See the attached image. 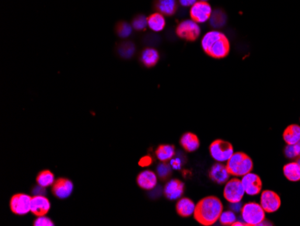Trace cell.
I'll return each mask as SVG.
<instances>
[{
    "label": "cell",
    "mask_w": 300,
    "mask_h": 226,
    "mask_svg": "<svg viewBox=\"0 0 300 226\" xmlns=\"http://www.w3.org/2000/svg\"><path fill=\"white\" fill-rule=\"evenodd\" d=\"M223 212V205L220 198L214 196H207L202 198L196 205L194 218L200 225L205 226H212L220 220Z\"/></svg>",
    "instance_id": "obj_1"
},
{
    "label": "cell",
    "mask_w": 300,
    "mask_h": 226,
    "mask_svg": "<svg viewBox=\"0 0 300 226\" xmlns=\"http://www.w3.org/2000/svg\"><path fill=\"white\" fill-rule=\"evenodd\" d=\"M201 47L207 55L213 59H224L229 54L230 44L225 34L220 31H210L203 36Z\"/></svg>",
    "instance_id": "obj_2"
},
{
    "label": "cell",
    "mask_w": 300,
    "mask_h": 226,
    "mask_svg": "<svg viewBox=\"0 0 300 226\" xmlns=\"http://www.w3.org/2000/svg\"><path fill=\"white\" fill-rule=\"evenodd\" d=\"M253 161L245 152H235L227 161L226 169L232 176H245L253 170Z\"/></svg>",
    "instance_id": "obj_3"
},
{
    "label": "cell",
    "mask_w": 300,
    "mask_h": 226,
    "mask_svg": "<svg viewBox=\"0 0 300 226\" xmlns=\"http://www.w3.org/2000/svg\"><path fill=\"white\" fill-rule=\"evenodd\" d=\"M242 218L247 226H259L265 219V211L261 204L249 202L242 207Z\"/></svg>",
    "instance_id": "obj_4"
},
{
    "label": "cell",
    "mask_w": 300,
    "mask_h": 226,
    "mask_svg": "<svg viewBox=\"0 0 300 226\" xmlns=\"http://www.w3.org/2000/svg\"><path fill=\"white\" fill-rule=\"evenodd\" d=\"M211 157L219 162L227 161L234 154V149L230 142L223 140H216L210 146Z\"/></svg>",
    "instance_id": "obj_5"
},
{
    "label": "cell",
    "mask_w": 300,
    "mask_h": 226,
    "mask_svg": "<svg viewBox=\"0 0 300 226\" xmlns=\"http://www.w3.org/2000/svg\"><path fill=\"white\" fill-rule=\"evenodd\" d=\"M176 35L179 36L181 39L194 42L200 36V26L198 23L193 20L183 21L176 27Z\"/></svg>",
    "instance_id": "obj_6"
},
{
    "label": "cell",
    "mask_w": 300,
    "mask_h": 226,
    "mask_svg": "<svg viewBox=\"0 0 300 226\" xmlns=\"http://www.w3.org/2000/svg\"><path fill=\"white\" fill-rule=\"evenodd\" d=\"M245 188L242 184V181L238 179H232L226 182L224 188V197L229 203L241 202L245 196Z\"/></svg>",
    "instance_id": "obj_7"
},
{
    "label": "cell",
    "mask_w": 300,
    "mask_h": 226,
    "mask_svg": "<svg viewBox=\"0 0 300 226\" xmlns=\"http://www.w3.org/2000/svg\"><path fill=\"white\" fill-rule=\"evenodd\" d=\"M212 7L208 1H197L190 6V16L191 20L198 24H203L210 20Z\"/></svg>",
    "instance_id": "obj_8"
},
{
    "label": "cell",
    "mask_w": 300,
    "mask_h": 226,
    "mask_svg": "<svg viewBox=\"0 0 300 226\" xmlns=\"http://www.w3.org/2000/svg\"><path fill=\"white\" fill-rule=\"evenodd\" d=\"M32 197L25 194H16L10 200L11 211L17 216H24L31 211Z\"/></svg>",
    "instance_id": "obj_9"
},
{
    "label": "cell",
    "mask_w": 300,
    "mask_h": 226,
    "mask_svg": "<svg viewBox=\"0 0 300 226\" xmlns=\"http://www.w3.org/2000/svg\"><path fill=\"white\" fill-rule=\"evenodd\" d=\"M281 205L280 197L277 193L271 190H264L261 196V206L267 213H274L280 209Z\"/></svg>",
    "instance_id": "obj_10"
},
{
    "label": "cell",
    "mask_w": 300,
    "mask_h": 226,
    "mask_svg": "<svg viewBox=\"0 0 300 226\" xmlns=\"http://www.w3.org/2000/svg\"><path fill=\"white\" fill-rule=\"evenodd\" d=\"M242 184L245 188V193L248 196H256L260 194L262 183L260 177L257 174L249 172L242 179Z\"/></svg>",
    "instance_id": "obj_11"
},
{
    "label": "cell",
    "mask_w": 300,
    "mask_h": 226,
    "mask_svg": "<svg viewBox=\"0 0 300 226\" xmlns=\"http://www.w3.org/2000/svg\"><path fill=\"white\" fill-rule=\"evenodd\" d=\"M73 183L67 179H59L54 182L52 192L60 199H65L72 194Z\"/></svg>",
    "instance_id": "obj_12"
},
{
    "label": "cell",
    "mask_w": 300,
    "mask_h": 226,
    "mask_svg": "<svg viewBox=\"0 0 300 226\" xmlns=\"http://www.w3.org/2000/svg\"><path fill=\"white\" fill-rule=\"evenodd\" d=\"M50 209L49 199L44 196H35L32 197L31 212L37 216H45Z\"/></svg>",
    "instance_id": "obj_13"
},
{
    "label": "cell",
    "mask_w": 300,
    "mask_h": 226,
    "mask_svg": "<svg viewBox=\"0 0 300 226\" xmlns=\"http://www.w3.org/2000/svg\"><path fill=\"white\" fill-rule=\"evenodd\" d=\"M153 7L155 12L165 16H172L178 10V3L177 0H154Z\"/></svg>",
    "instance_id": "obj_14"
},
{
    "label": "cell",
    "mask_w": 300,
    "mask_h": 226,
    "mask_svg": "<svg viewBox=\"0 0 300 226\" xmlns=\"http://www.w3.org/2000/svg\"><path fill=\"white\" fill-rule=\"evenodd\" d=\"M137 183L143 189L152 190L157 184V177L153 171H142L137 178Z\"/></svg>",
    "instance_id": "obj_15"
},
{
    "label": "cell",
    "mask_w": 300,
    "mask_h": 226,
    "mask_svg": "<svg viewBox=\"0 0 300 226\" xmlns=\"http://www.w3.org/2000/svg\"><path fill=\"white\" fill-rule=\"evenodd\" d=\"M185 185L178 180H172L165 186V196L170 200H176L184 194Z\"/></svg>",
    "instance_id": "obj_16"
},
{
    "label": "cell",
    "mask_w": 300,
    "mask_h": 226,
    "mask_svg": "<svg viewBox=\"0 0 300 226\" xmlns=\"http://www.w3.org/2000/svg\"><path fill=\"white\" fill-rule=\"evenodd\" d=\"M229 172L226 169V166L223 164L217 163L214 164L210 171V178L211 181H214L218 184H224L226 183L229 179Z\"/></svg>",
    "instance_id": "obj_17"
},
{
    "label": "cell",
    "mask_w": 300,
    "mask_h": 226,
    "mask_svg": "<svg viewBox=\"0 0 300 226\" xmlns=\"http://www.w3.org/2000/svg\"><path fill=\"white\" fill-rule=\"evenodd\" d=\"M210 25L212 28L220 29L225 26L227 21V15L225 10L221 7H217L212 10L210 17Z\"/></svg>",
    "instance_id": "obj_18"
},
{
    "label": "cell",
    "mask_w": 300,
    "mask_h": 226,
    "mask_svg": "<svg viewBox=\"0 0 300 226\" xmlns=\"http://www.w3.org/2000/svg\"><path fill=\"white\" fill-rule=\"evenodd\" d=\"M196 205L187 197L180 199L176 204V212L182 217H189L192 216L195 211Z\"/></svg>",
    "instance_id": "obj_19"
},
{
    "label": "cell",
    "mask_w": 300,
    "mask_h": 226,
    "mask_svg": "<svg viewBox=\"0 0 300 226\" xmlns=\"http://www.w3.org/2000/svg\"><path fill=\"white\" fill-rule=\"evenodd\" d=\"M181 145L188 152H192L199 149L200 141L199 138L192 133H186L181 138Z\"/></svg>",
    "instance_id": "obj_20"
},
{
    "label": "cell",
    "mask_w": 300,
    "mask_h": 226,
    "mask_svg": "<svg viewBox=\"0 0 300 226\" xmlns=\"http://www.w3.org/2000/svg\"><path fill=\"white\" fill-rule=\"evenodd\" d=\"M140 60L143 63V65L148 68H152L156 65V63L159 60V53L157 50L153 48H146L141 52Z\"/></svg>",
    "instance_id": "obj_21"
},
{
    "label": "cell",
    "mask_w": 300,
    "mask_h": 226,
    "mask_svg": "<svg viewBox=\"0 0 300 226\" xmlns=\"http://www.w3.org/2000/svg\"><path fill=\"white\" fill-rule=\"evenodd\" d=\"M283 140L288 145H294L300 141V126L290 125L283 133Z\"/></svg>",
    "instance_id": "obj_22"
},
{
    "label": "cell",
    "mask_w": 300,
    "mask_h": 226,
    "mask_svg": "<svg viewBox=\"0 0 300 226\" xmlns=\"http://www.w3.org/2000/svg\"><path fill=\"white\" fill-rule=\"evenodd\" d=\"M148 26L153 32H161L165 26V15L158 12L150 15L148 17Z\"/></svg>",
    "instance_id": "obj_23"
},
{
    "label": "cell",
    "mask_w": 300,
    "mask_h": 226,
    "mask_svg": "<svg viewBox=\"0 0 300 226\" xmlns=\"http://www.w3.org/2000/svg\"><path fill=\"white\" fill-rule=\"evenodd\" d=\"M283 173L284 176L292 182H297L300 181V165L295 162H290L283 167Z\"/></svg>",
    "instance_id": "obj_24"
},
{
    "label": "cell",
    "mask_w": 300,
    "mask_h": 226,
    "mask_svg": "<svg viewBox=\"0 0 300 226\" xmlns=\"http://www.w3.org/2000/svg\"><path fill=\"white\" fill-rule=\"evenodd\" d=\"M155 155L159 161L163 162L171 161L175 155V147L170 144L160 145L155 151Z\"/></svg>",
    "instance_id": "obj_25"
},
{
    "label": "cell",
    "mask_w": 300,
    "mask_h": 226,
    "mask_svg": "<svg viewBox=\"0 0 300 226\" xmlns=\"http://www.w3.org/2000/svg\"><path fill=\"white\" fill-rule=\"evenodd\" d=\"M136 47L131 42L120 43L117 47V51L119 55L123 59H130L135 52Z\"/></svg>",
    "instance_id": "obj_26"
},
{
    "label": "cell",
    "mask_w": 300,
    "mask_h": 226,
    "mask_svg": "<svg viewBox=\"0 0 300 226\" xmlns=\"http://www.w3.org/2000/svg\"><path fill=\"white\" fill-rule=\"evenodd\" d=\"M54 182H55L54 175L50 171H41V172L39 173L38 177H37V183H38V185L44 186V187L53 185Z\"/></svg>",
    "instance_id": "obj_27"
},
{
    "label": "cell",
    "mask_w": 300,
    "mask_h": 226,
    "mask_svg": "<svg viewBox=\"0 0 300 226\" xmlns=\"http://www.w3.org/2000/svg\"><path fill=\"white\" fill-rule=\"evenodd\" d=\"M132 25H130L127 22H119L116 25L115 30L117 35L121 38H127L131 35L132 33Z\"/></svg>",
    "instance_id": "obj_28"
},
{
    "label": "cell",
    "mask_w": 300,
    "mask_h": 226,
    "mask_svg": "<svg viewBox=\"0 0 300 226\" xmlns=\"http://www.w3.org/2000/svg\"><path fill=\"white\" fill-rule=\"evenodd\" d=\"M131 25L135 30H144L148 26V17L144 15H137L131 21Z\"/></svg>",
    "instance_id": "obj_29"
},
{
    "label": "cell",
    "mask_w": 300,
    "mask_h": 226,
    "mask_svg": "<svg viewBox=\"0 0 300 226\" xmlns=\"http://www.w3.org/2000/svg\"><path fill=\"white\" fill-rule=\"evenodd\" d=\"M236 220V217L233 211L222 212L220 217V221L224 226H232Z\"/></svg>",
    "instance_id": "obj_30"
},
{
    "label": "cell",
    "mask_w": 300,
    "mask_h": 226,
    "mask_svg": "<svg viewBox=\"0 0 300 226\" xmlns=\"http://www.w3.org/2000/svg\"><path fill=\"white\" fill-rule=\"evenodd\" d=\"M171 168L166 163H162L157 167V174L160 177L161 180H166L171 175Z\"/></svg>",
    "instance_id": "obj_31"
},
{
    "label": "cell",
    "mask_w": 300,
    "mask_h": 226,
    "mask_svg": "<svg viewBox=\"0 0 300 226\" xmlns=\"http://www.w3.org/2000/svg\"><path fill=\"white\" fill-rule=\"evenodd\" d=\"M285 154L287 157L291 158V159H296L300 156V151L297 144L294 145H288V147L285 149Z\"/></svg>",
    "instance_id": "obj_32"
},
{
    "label": "cell",
    "mask_w": 300,
    "mask_h": 226,
    "mask_svg": "<svg viewBox=\"0 0 300 226\" xmlns=\"http://www.w3.org/2000/svg\"><path fill=\"white\" fill-rule=\"evenodd\" d=\"M34 226H53L54 224L53 222L50 220V218L46 217L45 216H39L35 223H34Z\"/></svg>",
    "instance_id": "obj_33"
},
{
    "label": "cell",
    "mask_w": 300,
    "mask_h": 226,
    "mask_svg": "<svg viewBox=\"0 0 300 226\" xmlns=\"http://www.w3.org/2000/svg\"><path fill=\"white\" fill-rule=\"evenodd\" d=\"M183 165V160L181 159L180 157H175L171 160L170 166L172 167V169H174L175 171H178L180 170Z\"/></svg>",
    "instance_id": "obj_34"
},
{
    "label": "cell",
    "mask_w": 300,
    "mask_h": 226,
    "mask_svg": "<svg viewBox=\"0 0 300 226\" xmlns=\"http://www.w3.org/2000/svg\"><path fill=\"white\" fill-rule=\"evenodd\" d=\"M152 162H153V160H152V158L150 156H144V157H142L140 159V161H139V164L141 167H149L152 164Z\"/></svg>",
    "instance_id": "obj_35"
},
{
    "label": "cell",
    "mask_w": 300,
    "mask_h": 226,
    "mask_svg": "<svg viewBox=\"0 0 300 226\" xmlns=\"http://www.w3.org/2000/svg\"><path fill=\"white\" fill-rule=\"evenodd\" d=\"M45 193V187L40 186V185L35 186V188L33 189V195L34 196H44Z\"/></svg>",
    "instance_id": "obj_36"
},
{
    "label": "cell",
    "mask_w": 300,
    "mask_h": 226,
    "mask_svg": "<svg viewBox=\"0 0 300 226\" xmlns=\"http://www.w3.org/2000/svg\"><path fill=\"white\" fill-rule=\"evenodd\" d=\"M180 5L185 7H189L192 5H194L198 0H178Z\"/></svg>",
    "instance_id": "obj_37"
},
{
    "label": "cell",
    "mask_w": 300,
    "mask_h": 226,
    "mask_svg": "<svg viewBox=\"0 0 300 226\" xmlns=\"http://www.w3.org/2000/svg\"><path fill=\"white\" fill-rule=\"evenodd\" d=\"M242 207L241 206L240 202H237V203H231V210L234 212H239L242 210Z\"/></svg>",
    "instance_id": "obj_38"
},
{
    "label": "cell",
    "mask_w": 300,
    "mask_h": 226,
    "mask_svg": "<svg viewBox=\"0 0 300 226\" xmlns=\"http://www.w3.org/2000/svg\"><path fill=\"white\" fill-rule=\"evenodd\" d=\"M296 161H297V162H298V163H299V164L300 165V156H299L298 158H296Z\"/></svg>",
    "instance_id": "obj_39"
},
{
    "label": "cell",
    "mask_w": 300,
    "mask_h": 226,
    "mask_svg": "<svg viewBox=\"0 0 300 226\" xmlns=\"http://www.w3.org/2000/svg\"><path fill=\"white\" fill-rule=\"evenodd\" d=\"M297 146H298V148H299V151H300V141L297 143Z\"/></svg>",
    "instance_id": "obj_40"
},
{
    "label": "cell",
    "mask_w": 300,
    "mask_h": 226,
    "mask_svg": "<svg viewBox=\"0 0 300 226\" xmlns=\"http://www.w3.org/2000/svg\"><path fill=\"white\" fill-rule=\"evenodd\" d=\"M200 1H209V0H200Z\"/></svg>",
    "instance_id": "obj_41"
}]
</instances>
